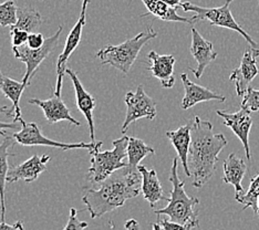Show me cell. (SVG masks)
<instances>
[{"label":"cell","mask_w":259,"mask_h":230,"mask_svg":"<svg viewBox=\"0 0 259 230\" xmlns=\"http://www.w3.org/2000/svg\"><path fill=\"white\" fill-rule=\"evenodd\" d=\"M148 59L151 61L152 75L161 82L164 88H170L175 84L174 78V66L175 58L172 55H158L155 51H151L148 55Z\"/></svg>","instance_id":"obj_19"},{"label":"cell","mask_w":259,"mask_h":230,"mask_svg":"<svg viewBox=\"0 0 259 230\" xmlns=\"http://www.w3.org/2000/svg\"><path fill=\"white\" fill-rule=\"evenodd\" d=\"M62 33V27L59 26L57 32L47 38L44 45L39 49H31L27 43L20 47H13V52L16 59H18L21 62L26 64L27 70L23 75L22 82L26 83L28 86L30 85V80L32 79L33 74L36 73L39 66L47 58L50 56V53L55 51L58 47L59 39Z\"/></svg>","instance_id":"obj_7"},{"label":"cell","mask_w":259,"mask_h":230,"mask_svg":"<svg viewBox=\"0 0 259 230\" xmlns=\"http://www.w3.org/2000/svg\"><path fill=\"white\" fill-rule=\"evenodd\" d=\"M139 172L142 176V186H141V192L144 199L150 204L152 208H154V206L160 202V200H166L167 197L164 196V191L162 188V184L156 170L154 168L148 169L143 165H139Z\"/></svg>","instance_id":"obj_21"},{"label":"cell","mask_w":259,"mask_h":230,"mask_svg":"<svg viewBox=\"0 0 259 230\" xmlns=\"http://www.w3.org/2000/svg\"><path fill=\"white\" fill-rule=\"evenodd\" d=\"M10 37L11 42H13V47H20L27 43L29 33L21 29L16 28L15 26L10 27Z\"/></svg>","instance_id":"obj_31"},{"label":"cell","mask_w":259,"mask_h":230,"mask_svg":"<svg viewBox=\"0 0 259 230\" xmlns=\"http://www.w3.org/2000/svg\"><path fill=\"white\" fill-rule=\"evenodd\" d=\"M45 41L46 39L44 38L42 34L39 32H32V33H29L27 44L30 47L31 49H39L44 45Z\"/></svg>","instance_id":"obj_33"},{"label":"cell","mask_w":259,"mask_h":230,"mask_svg":"<svg viewBox=\"0 0 259 230\" xmlns=\"http://www.w3.org/2000/svg\"><path fill=\"white\" fill-rule=\"evenodd\" d=\"M216 113L224 120L225 125L231 128L233 133L240 140L241 143H243L247 159H250L251 154L249 147V133L252 126L250 112L244 108H240V110L235 112V113H229V112L222 110H217Z\"/></svg>","instance_id":"obj_11"},{"label":"cell","mask_w":259,"mask_h":230,"mask_svg":"<svg viewBox=\"0 0 259 230\" xmlns=\"http://www.w3.org/2000/svg\"><path fill=\"white\" fill-rule=\"evenodd\" d=\"M258 198H259V174L252 177L248 191L244 194L235 195V199L244 205V210L250 207L254 212L258 214Z\"/></svg>","instance_id":"obj_27"},{"label":"cell","mask_w":259,"mask_h":230,"mask_svg":"<svg viewBox=\"0 0 259 230\" xmlns=\"http://www.w3.org/2000/svg\"><path fill=\"white\" fill-rule=\"evenodd\" d=\"M18 8L14 0H7L0 4V27H11L17 22Z\"/></svg>","instance_id":"obj_28"},{"label":"cell","mask_w":259,"mask_h":230,"mask_svg":"<svg viewBox=\"0 0 259 230\" xmlns=\"http://www.w3.org/2000/svg\"><path fill=\"white\" fill-rule=\"evenodd\" d=\"M166 136L178 153L180 161L183 165L185 175L187 177H192L190 168H188V154H190V147L192 143V123L185 124V125L174 129V131H167Z\"/></svg>","instance_id":"obj_20"},{"label":"cell","mask_w":259,"mask_h":230,"mask_svg":"<svg viewBox=\"0 0 259 230\" xmlns=\"http://www.w3.org/2000/svg\"><path fill=\"white\" fill-rule=\"evenodd\" d=\"M164 230H191L194 227L191 225H182L179 222H174L169 219H162L161 216H157L156 220Z\"/></svg>","instance_id":"obj_32"},{"label":"cell","mask_w":259,"mask_h":230,"mask_svg":"<svg viewBox=\"0 0 259 230\" xmlns=\"http://www.w3.org/2000/svg\"><path fill=\"white\" fill-rule=\"evenodd\" d=\"M90 0H82V8H81V14H80V18H84L85 19V13H87V8L88 5H89Z\"/></svg>","instance_id":"obj_38"},{"label":"cell","mask_w":259,"mask_h":230,"mask_svg":"<svg viewBox=\"0 0 259 230\" xmlns=\"http://www.w3.org/2000/svg\"><path fill=\"white\" fill-rule=\"evenodd\" d=\"M124 227L126 230H140V223L137 219H128Z\"/></svg>","instance_id":"obj_36"},{"label":"cell","mask_w":259,"mask_h":230,"mask_svg":"<svg viewBox=\"0 0 259 230\" xmlns=\"http://www.w3.org/2000/svg\"><path fill=\"white\" fill-rule=\"evenodd\" d=\"M51 159L49 155L38 156L37 154L28 158L26 162L14 166L9 169L7 175V182H16L23 180L26 182H32L38 179L40 174L47 170V163Z\"/></svg>","instance_id":"obj_15"},{"label":"cell","mask_w":259,"mask_h":230,"mask_svg":"<svg viewBox=\"0 0 259 230\" xmlns=\"http://www.w3.org/2000/svg\"><path fill=\"white\" fill-rule=\"evenodd\" d=\"M142 186L140 172H128L122 168L100 182L98 190L90 188L82 197L92 219L122 207L127 199L138 197Z\"/></svg>","instance_id":"obj_2"},{"label":"cell","mask_w":259,"mask_h":230,"mask_svg":"<svg viewBox=\"0 0 259 230\" xmlns=\"http://www.w3.org/2000/svg\"><path fill=\"white\" fill-rule=\"evenodd\" d=\"M152 228H153V230H164V229L162 228V226H161L158 222L152 223Z\"/></svg>","instance_id":"obj_39"},{"label":"cell","mask_w":259,"mask_h":230,"mask_svg":"<svg viewBox=\"0 0 259 230\" xmlns=\"http://www.w3.org/2000/svg\"><path fill=\"white\" fill-rule=\"evenodd\" d=\"M124 102L126 104V115L122 125V133H125L128 126L138 120H154L157 115L155 100L145 93L142 84L138 86L135 92H127Z\"/></svg>","instance_id":"obj_9"},{"label":"cell","mask_w":259,"mask_h":230,"mask_svg":"<svg viewBox=\"0 0 259 230\" xmlns=\"http://www.w3.org/2000/svg\"><path fill=\"white\" fill-rule=\"evenodd\" d=\"M0 230H25V228H23V223L20 220L16 221L14 225H9V223L2 221L0 222Z\"/></svg>","instance_id":"obj_35"},{"label":"cell","mask_w":259,"mask_h":230,"mask_svg":"<svg viewBox=\"0 0 259 230\" xmlns=\"http://www.w3.org/2000/svg\"><path fill=\"white\" fill-rule=\"evenodd\" d=\"M258 215H259V198H258Z\"/></svg>","instance_id":"obj_40"},{"label":"cell","mask_w":259,"mask_h":230,"mask_svg":"<svg viewBox=\"0 0 259 230\" xmlns=\"http://www.w3.org/2000/svg\"><path fill=\"white\" fill-rule=\"evenodd\" d=\"M66 74L69 76L70 80L72 81L74 92H75V100H76V108L84 115L85 120L88 122V126H89L90 132V139L92 143H96V129H94V121H93V110L96 108V98H93L91 94L88 92L82 85L81 81L79 80L78 75L72 69L68 68L66 71Z\"/></svg>","instance_id":"obj_14"},{"label":"cell","mask_w":259,"mask_h":230,"mask_svg":"<svg viewBox=\"0 0 259 230\" xmlns=\"http://www.w3.org/2000/svg\"><path fill=\"white\" fill-rule=\"evenodd\" d=\"M191 53L193 58L195 59L197 68H190V70L193 71V73L196 76V79H199L203 75L205 69L214 60H216L217 52L214 50L213 43L203 38V35L194 27H192Z\"/></svg>","instance_id":"obj_13"},{"label":"cell","mask_w":259,"mask_h":230,"mask_svg":"<svg viewBox=\"0 0 259 230\" xmlns=\"http://www.w3.org/2000/svg\"><path fill=\"white\" fill-rule=\"evenodd\" d=\"M17 143L13 135H8L0 144V221H6V184H7V175L9 172L8 158L15 156L10 153V149H13Z\"/></svg>","instance_id":"obj_23"},{"label":"cell","mask_w":259,"mask_h":230,"mask_svg":"<svg viewBox=\"0 0 259 230\" xmlns=\"http://www.w3.org/2000/svg\"><path fill=\"white\" fill-rule=\"evenodd\" d=\"M18 125H19L18 122L7 123V122L0 121V135L4 137L8 136V135L6 134V129H16V128H18Z\"/></svg>","instance_id":"obj_34"},{"label":"cell","mask_w":259,"mask_h":230,"mask_svg":"<svg viewBox=\"0 0 259 230\" xmlns=\"http://www.w3.org/2000/svg\"><path fill=\"white\" fill-rule=\"evenodd\" d=\"M182 83L184 86V98L182 100L181 108L183 110H188L195 106L198 103L202 102H208V101H219V102H225L226 98L221 94L210 91L209 88L198 85L194 83L190 79L186 73L181 74Z\"/></svg>","instance_id":"obj_16"},{"label":"cell","mask_w":259,"mask_h":230,"mask_svg":"<svg viewBox=\"0 0 259 230\" xmlns=\"http://www.w3.org/2000/svg\"><path fill=\"white\" fill-rule=\"evenodd\" d=\"M162 2L167 4L168 6H170V7H173V8L181 7V4H182V0H162Z\"/></svg>","instance_id":"obj_37"},{"label":"cell","mask_w":259,"mask_h":230,"mask_svg":"<svg viewBox=\"0 0 259 230\" xmlns=\"http://www.w3.org/2000/svg\"><path fill=\"white\" fill-rule=\"evenodd\" d=\"M102 144V142L99 141L96 147L90 150L91 165L87 175L92 184H100L112 174L127 166V163L123 162V159L127 157L128 136L123 135L113 141V150L101 152L100 149Z\"/></svg>","instance_id":"obj_4"},{"label":"cell","mask_w":259,"mask_h":230,"mask_svg":"<svg viewBox=\"0 0 259 230\" xmlns=\"http://www.w3.org/2000/svg\"><path fill=\"white\" fill-rule=\"evenodd\" d=\"M76 214H78V211H76L75 208L70 209L69 220H68L67 226L63 228V230H84L85 228L89 227L88 222L81 221L78 219Z\"/></svg>","instance_id":"obj_30"},{"label":"cell","mask_w":259,"mask_h":230,"mask_svg":"<svg viewBox=\"0 0 259 230\" xmlns=\"http://www.w3.org/2000/svg\"><path fill=\"white\" fill-rule=\"evenodd\" d=\"M21 124V129L19 132H16L13 134L16 142L22 146H49V147H56V149H60L62 151H70V150H92L96 147V143H74V144H68V143H61V142L52 141L47 139L45 135L41 133L40 128L37 123L31 122L27 123L21 119L19 121Z\"/></svg>","instance_id":"obj_8"},{"label":"cell","mask_w":259,"mask_h":230,"mask_svg":"<svg viewBox=\"0 0 259 230\" xmlns=\"http://www.w3.org/2000/svg\"><path fill=\"white\" fill-rule=\"evenodd\" d=\"M142 3L148 9L149 13L143 15L142 17H145L148 15L154 16L155 18H158L160 20L163 21H172V22H185L190 23V25H194L196 22L195 18H185L180 16L176 13V8L170 7L167 4L163 3L162 0H142Z\"/></svg>","instance_id":"obj_24"},{"label":"cell","mask_w":259,"mask_h":230,"mask_svg":"<svg viewBox=\"0 0 259 230\" xmlns=\"http://www.w3.org/2000/svg\"><path fill=\"white\" fill-rule=\"evenodd\" d=\"M247 172L246 163L243 158L238 157L235 153L229 154L224 162V176L223 181L234 186L235 195L244 194V188L241 185L244 176Z\"/></svg>","instance_id":"obj_22"},{"label":"cell","mask_w":259,"mask_h":230,"mask_svg":"<svg viewBox=\"0 0 259 230\" xmlns=\"http://www.w3.org/2000/svg\"><path fill=\"white\" fill-rule=\"evenodd\" d=\"M42 25V18L37 9L18 8L17 11V22L15 27L25 30L28 33L37 32Z\"/></svg>","instance_id":"obj_26"},{"label":"cell","mask_w":259,"mask_h":230,"mask_svg":"<svg viewBox=\"0 0 259 230\" xmlns=\"http://www.w3.org/2000/svg\"><path fill=\"white\" fill-rule=\"evenodd\" d=\"M154 149L145 144V142L137 137H128L127 144V166L128 172H138L140 163L148 155H153Z\"/></svg>","instance_id":"obj_25"},{"label":"cell","mask_w":259,"mask_h":230,"mask_svg":"<svg viewBox=\"0 0 259 230\" xmlns=\"http://www.w3.org/2000/svg\"><path fill=\"white\" fill-rule=\"evenodd\" d=\"M233 2L234 0H226L225 4L223 6L216 8H204L186 2V3L181 4V8L183 9L185 13L192 11V13L195 14L194 15V18H195L196 22L202 21V20H207L209 21L210 26L231 29V30H234L238 32L239 34H241V37H243L247 41V43H248L250 47H252V48H259V45L256 41L252 40L250 35L238 25L236 20L234 19L231 11V4Z\"/></svg>","instance_id":"obj_6"},{"label":"cell","mask_w":259,"mask_h":230,"mask_svg":"<svg viewBox=\"0 0 259 230\" xmlns=\"http://www.w3.org/2000/svg\"><path fill=\"white\" fill-rule=\"evenodd\" d=\"M227 145L225 135L214 133L213 124L195 116L192 122V143L188 154V168L193 177L192 185L203 187L213 177L219 155Z\"/></svg>","instance_id":"obj_1"},{"label":"cell","mask_w":259,"mask_h":230,"mask_svg":"<svg viewBox=\"0 0 259 230\" xmlns=\"http://www.w3.org/2000/svg\"><path fill=\"white\" fill-rule=\"evenodd\" d=\"M84 25H85L84 18H79V20L76 21L74 27L71 29V31H70V33L68 34L66 43H64L63 51L61 52V55L59 56L57 60V82H56V88L54 91V94L57 97L61 96L63 78L68 69V61L73 53V51L78 48L81 42L82 31H83Z\"/></svg>","instance_id":"obj_12"},{"label":"cell","mask_w":259,"mask_h":230,"mask_svg":"<svg viewBox=\"0 0 259 230\" xmlns=\"http://www.w3.org/2000/svg\"><path fill=\"white\" fill-rule=\"evenodd\" d=\"M157 32L152 26L146 28L144 32H141L134 38L127 39L120 44H108L97 52V57L103 64H110L123 73H128L135 60L138 59L140 51L149 41L155 39Z\"/></svg>","instance_id":"obj_5"},{"label":"cell","mask_w":259,"mask_h":230,"mask_svg":"<svg viewBox=\"0 0 259 230\" xmlns=\"http://www.w3.org/2000/svg\"><path fill=\"white\" fill-rule=\"evenodd\" d=\"M179 158L173 159L172 168L169 173V181L173 186L170 192V197L167 199V206L162 209L154 210L155 215H165L169 220L182 223V225H191L194 228L199 226L198 212L195 210V206L199 204V199L190 197L184 190V181H182L178 174Z\"/></svg>","instance_id":"obj_3"},{"label":"cell","mask_w":259,"mask_h":230,"mask_svg":"<svg viewBox=\"0 0 259 230\" xmlns=\"http://www.w3.org/2000/svg\"><path fill=\"white\" fill-rule=\"evenodd\" d=\"M29 104L37 105L42 110L45 117L50 124H56L61 121H68L75 126H81V123L72 117L70 110L66 105L60 97L52 96L48 100H39V99H30L28 101Z\"/></svg>","instance_id":"obj_17"},{"label":"cell","mask_w":259,"mask_h":230,"mask_svg":"<svg viewBox=\"0 0 259 230\" xmlns=\"http://www.w3.org/2000/svg\"><path fill=\"white\" fill-rule=\"evenodd\" d=\"M241 108L248 110L249 112L259 111V90L249 86L243 96Z\"/></svg>","instance_id":"obj_29"},{"label":"cell","mask_w":259,"mask_h":230,"mask_svg":"<svg viewBox=\"0 0 259 230\" xmlns=\"http://www.w3.org/2000/svg\"><path fill=\"white\" fill-rule=\"evenodd\" d=\"M28 85L23 82L16 81L11 78L6 76L2 71H0V91L4 93L5 98L9 99L11 102H13V106L10 109L4 108L0 109V111L5 113L9 117H13L14 122H19L22 116H21V110H20V99L21 94L25 91V88Z\"/></svg>","instance_id":"obj_18"},{"label":"cell","mask_w":259,"mask_h":230,"mask_svg":"<svg viewBox=\"0 0 259 230\" xmlns=\"http://www.w3.org/2000/svg\"><path fill=\"white\" fill-rule=\"evenodd\" d=\"M259 57V48H252L248 45L245 50V53L241 59L240 66L232 71L229 75V80L234 82L236 93L239 98H241L249 87L251 81L255 76L259 74V70L257 68V58Z\"/></svg>","instance_id":"obj_10"}]
</instances>
